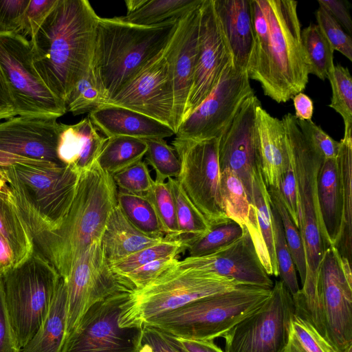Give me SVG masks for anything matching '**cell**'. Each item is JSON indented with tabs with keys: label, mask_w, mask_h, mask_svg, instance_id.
<instances>
[{
	"label": "cell",
	"mask_w": 352,
	"mask_h": 352,
	"mask_svg": "<svg viewBox=\"0 0 352 352\" xmlns=\"http://www.w3.org/2000/svg\"><path fill=\"white\" fill-rule=\"evenodd\" d=\"M297 5L293 0H250L254 38L247 73L278 103L292 99L309 81Z\"/></svg>",
	"instance_id": "1"
},
{
	"label": "cell",
	"mask_w": 352,
	"mask_h": 352,
	"mask_svg": "<svg viewBox=\"0 0 352 352\" xmlns=\"http://www.w3.org/2000/svg\"><path fill=\"white\" fill-rule=\"evenodd\" d=\"M98 18L87 0H58L29 39L38 74L65 104L76 82L91 68Z\"/></svg>",
	"instance_id": "2"
},
{
	"label": "cell",
	"mask_w": 352,
	"mask_h": 352,
	"mask_svg": "<svg viewBox=\"0 0 352 352\" xmlns=\"http://www.w3.org/2000/svg\"><path fill=\"white\" fill-rule=\"evenodd\" d=\"M118 188L113 177L96 162L80 173L69 210L54 230H29L34 250L65 280L81 254L100 240L109 217L117 206Z\"/></svg>",
	"instance_id": "3"
},
{
	"label": "cell",
	"mask_w": 352,
	"mask_h": 352,
	"mask_svg": "<svg viewBox=\"0 0 352 352\" xmlns=\"http://www.w3.org/2000/svg\"><path fill=\"white\" fill-rule=\"evenodd\" d=\"M179 19H172L151 26H139L124 22L118 16H99L91 69L107 102L165 50Z\"/></svg>",
	"instance_id": "4"
},
{
	"label": "cell",
	"mask_w": 352,
	"mask_h": 352,
	"mask_svg": "<svg viewBox=\"0 0 352 352\" xmlns=\"http://www.w3.org/2000/svg\"><path fill=\"white\" fill-rule=\"evenodd\" d=\"M80 175L69 165L0 167V177L11 191L4 199L28 230H54L60 226L72 204Z\"/></svg>",
	"instance_id": "5"
},
{
	"label": "cell",
	"mask_w": 352,
	"mask_h": 352,
	"mask_svg": "<svg viewBox=\"0 0 352 352\" xmlns=\"http://www.w3.org/2000/svg\"><path fill=\"white\" fill-rule=\"evenodd\" d=\"M271 292L272 288L240 284L195 300L144 325L185 340H213L223 337L261 306Z\"/></svg>",
	"instance_id": "6"
},
{
	"label": "cell",
	"mask_w": 352,
	"mask_h": 352,
	"mask_svg": "<svg viewBox=\"0 0 352 352\" xmlns=\"http://www.w3.org/2000/svg\"><path fill=\"white\" fill-rule=\"evenodd\" d=\"M240 285L216 273L182 268L178 263L142 288L130 291L120 305L121 328H140L154 319L198 299Z\"/></svg>",
	"instance_id": "7"
},
{
	"label": "cell",
	"mask_w": 352,
	"mask_h": 352,
	"mask_svg": "<svg viewBox=\"0 0 352 352\" xmlns=\"http://www.w3.org/2000/svg\"><path fill=\"white\" fill-rule=\"evenodd\" d=\"M282 121L288 155L296 179L298 230L307 260L304 283L316 285L321 259L325 250L331 246L320 214L318 195V173L324 160L305 140L294 114H285Z\"/></svg>",
	"instance_id": "8"
},
{
	"label": "cell",
	"mask_w": 352,
	"mask_h": 352,
	"mask_svg": "<svg viewBox=\"0 0 352 352\" xmlns=\"http://www.w3.org/2000/svg\"><path fill=\"white\" fill-rule=\"evenodd\" d=\"M60 277L35 250L2 276L5 303L20 349L34 337L46 318Z\"/></svg>",
	"instance_id": "9"
},
{
	"label": "cell",
	"mask_w": 352,
	"mask_h": 352,
	"mask_svg": "<svg viewBox=\"0 0 352 352\" xmlns=\"http://www.w3.org/2000/svg\"><path fill=\"white\" fill-rule=\"evenodd\" d=\"M0 66L16 116L58 119L67 113L65 103L38 74L29 39L19 34L0 32Z\"/></svg>",
	"instance_id": "10"
},
{
	"label": "cell",
	"mask_w": 352,
	"mask_h": 352,
	"mask_svg": "<svg viewBox=\"0 0 352 352\" xmlns=\"http://www.w3.org/2000/svg\"><path fill=\"white\" fill-rule=\"evenodd\" d=\"M218 144L219 138L193 140L175 137L172 142L181 163L176 179L211 228L231 221L221 202Z\"/></svg>",
	"instance_id": "11"
},
{
	"label": "cell",
	"mask_w": 352,
	"mask_h": 352,
	"mask_svg": "<svg viewBox=\"0 0 352 352\" xmlns=\"http://www.w3.org/2000/svg\"><path fill=\"white\" fill-rule=\"evenodd\" d=\"M295 314L292 294L276 281L265 302L223 336L224 352H283Z\"/></svg>",
	"instance_id": "12"
},
{
	"label": "cell",
	"mask_w": 352,
	"mask_h": 352,
	"mask_svg": "<svg viewBox=\"0 0 352 352\" xmlns=\"http://www.w3.org/2000/svg\"><path fill=\"white\" fill-rule=\"evenodd\" d=\"M318 298L324 338L337 352L352 344L351 262L327 248L318 271Z\"/></svg>",
	"instance_id": "13"
},
{
	"label": "cell",
	"mask_w": 352,
	"mask_h": 352,
	"mask_svg": "<svg viewBox=\"0 0 352 352\" xmlns=\"http://www.w3.org/2000/svg\"><path fill=\"white\" fill-rule=\"evenodd\" d=\"M65 280L66 336L78 326L89 309L119 292L133 287L109 265L100 240L94 242L79 257Z\"/></svg>",
	"instance_id": "14"
},
{
	"label": "cell",
	"mask_w": 352,
	"mask_h": 352,
	"mask_svg": "<svg viewBox=\"0 0 352 352\" xmlns=\"http://www.w3.org/2000/svg\"><path fill=\"white\" fill-rule=\"evenodd\" d=\"M254 94L247 70L230 65L207 98L182 120L175 137L193 140L219 138Z\"/></svg>",
	"instance_id": "15"
},
{
	"label": "cell",
	"mask_w": 352,
	"mask_h": 352,
	"mask_svg": "<svg viewBox=\"0 0 352 352\" xmlns=\"http://www.w3.org/2000/svg\"><path fill=\"white\" fill-rule=\"evenodd\" d=\"M64 124L57 118L14 116L0 122V167L26 164L61 167L57 147Z\"/></svg>",
	"instance_id": "16"
},
{
	"label": "cell",
	"mask_w": 352,
	"mask_h": 352,
	"mask_svg": "<svg viewBox=\"0 0 352 352\" xmlns=\"http://www.w3.org/2000/svg\"><path fill=\"white\" fill-rule=\"evenodd\" d=\"M130 291L117 292L85 314L60 352H138L141 327L121 328L120 305Z\"/></svg>",
	"instance_id": "17"
},
{
	"label": "cell",
	"mask_w": 352,
	"mask_h": 352,
	"mask_svg": "<svg viewBox=\"0 0 352 352\" xmlns=\"http://www.w3.org/2000/svg\"><path fill=\"white\" fill-rule=\"evenodd\" d=\"M164 50L110 98L105 105L137 111L175 131L174 92Z\"/></svg>",
	"instance_id": "18"
},
{
	"label": "cell",
	"mask_w": 352,
	"mask_h": 352,
	"mask_svg": "<svg viewBox=\"0 0 352 352\" xmlns=\"http://www.w3.org/2000/svg\"><path fill=\"white\" fill-rule=\"evenodd\" d=\"M232 63L233 57L218 19L214 0H203L199 8L195 69L183 119L207 98Z\"/></svg>",
	"instance_id": "19"
},
{
	"label": "cell",
	"mask_w": 352,
	"mask_h": 352,
	"mask_svg": "<svg viewBox=\"0 0 352 352\" xmlns=\"http://www.w3.org/2000/svg\"><path fill=\"white\" fill-rule=\"evenodd\" d=\"M261 102L255 94L242 104L230 124L219 137L220 170L228 168L241 181L252 204V181L260 166L255 109Z\"/></svg>",
	"instance_id": "20"
},
{
	"label": "cell",
	"mask_w": 352,
	"mask_h": 352,
	"mask_svg": "<svg viewBox=\"0 0 352 352\" xmlns=\"http://www.w3.org/2000/svg\"><path fill=\"white\" fill-rule=\"evenodd\" d=\"M178 265L214 272L240 284L268 288L274 286L246 227L243 234L234 241L205 256H187L179 261Z\"/></svg>",
	"instance_id": "21"
},
{
	"label": "cell",
	"mask_w": 352,
	"mask_h": 352,
	"mask_svg": "<svg viewBox=\"0 0 352 352\" xmlns=\"http://www.w3.org/2000/svg\"><path fill=\"white\" fill-rule=\"evenodd\" d=\"M200 6L179 19L164 50L174 92L175 132L183 119L192 85L198 50Z\"/></svg>",
	"instance_id": "22"
},
{
	"label": "cell",
	"mask_w": 352,
	"mask_h": 352,
	"mask_svg": "<svg viewBox=\"0 0 352 352\" xmlns=\"http://www.w3.org/2000/svg\"><path fill=\"white\" fill-rule=\"evenodd\" d=\"M87 116L107 138L124 136L146 140L164 139L175 134L170 126L124 107L104 105Z\"/></svg>",
	"instance_id": "23"
},
{
	"label": "cell",
	"mask_w": 352,
	"mask_h": 352,
	"mask_svg": "<svg viewBox=\"0 0 352 352\" xmlns=\"http://www.w3.org/2000/svg\"><path fill=\"white\" fill-rule=\"evenodd\" d=\"M259 162L266 187L278 188L289 164L285 131L282 120L271 116L259 104L255 109Z\"/></svg>",
	"instance_id": "24"
},
{
	"label": "cell",
	"mask_w": 352,
	"mask_h": 352,
	"mask_svg": "<svg viewBox=\"0 0 352 352\" xmlns=\"http://www.w3.org/2000/svg\"><path fill=\"white\" fill-rule=\"evenodd\" d=\"M234 66L246 69L253 44L250 0H214Z\"/></svg>",
	"instance_id": "25"
},
{
	"label": "cell",
	"mask_w": 352,
	"mask_h": 352,
	"mask_svg": "<svg viewBox=\"0 0 352 352\" xmlns=\"http://www.w3.org/2000/svg\"><path fill=\"white\" fill-rule=\"evenodd\" d=\"M252 204L256 210V220L246 228L267 274L278 276L274 248L272 201L260 166L256 168L253 176Z\"/></svg>",
	"instance_id": "26"
},
{
	"label": "cell",
	"mask_w": 352,
	"mask_h": 352,
	"mask_svg": "<svg viewBox=\"0 0 352 352\" xmlns=\"http://www.w3.org/2000/svg\"><path fill=\"white\" fill-rule=\"evenodd\" d=\"M101 136L88 116L74 124H65L60 133L57 155L64 165L73 166L80 173L96 162L107 140Z\"/></svg>",
	"instance_id": "27"
},
{
	"label": "cell",
	"mask_w": 352,
	"mask_h": 352,
	"mask_svg": "<svg viewBox=\"0 0 352 352\" xmlns=\"http://www.w3.org/2000/svg\"><path fill=\"white\" fill-rule=\"evenodd\" d=\"M164 237L149 236L139 231L117 204L109 217L100 243L107 259L111 263L158 243Z\"/></svg>",
	"instance_id": "28"
},
{
	"label": "cell",
	"mask_w": 352,
	"mask_h": 352,
	"mask_svg": "<svg viewBox=\"0 0 352 352\" xmlns=\"http://www.w3.org/2000/svg\"><path fill=\"white\" fill-rule=\"evenodd\" d=\"M66 283L60 276L46 318L20 352H60L66 336Z\"/></svg>",
	"instance_id": "29"
},
{
	"label": "cell",
	"mask_w": 352,
	"mask_h": 352,
	"mask_svg": "<svg viewBox=\"0 0 352 352\" xmlns=\"http://www.w3.org/2000/svg\"><path fill=\"white\" fill-rule=\"evenodd\" d=\"M320 214L331 245L335 246L342 226V202L336 159L324 160L318 177Z\"/></svg>",
	"instance_id": "30"
},
{
	"label": "cell",
	"mask_w": 352,
	"mask_h": 352,
	"mask_svg": "<svg viewBox=\"0 0 352 352\" xmlns=\"http://www.w3.org/2000/svg\"><path fill=\"white\" fill-rule=\"evenodd\" d=\"M352 129L344 131L337 156L342 202V226L335 245L351 262L352 246Z\"/></svg>",
	"instance_id": "31"
},
{
	"label": "cell",
	"mask_w": 352,
	"mask_h": 352,
	"mask_svg": "<svg viewBox=\"0 0 352 352\" xmlns=\"http://www.w3.org/2000/svg\"><path fill=\"white\" fill-rule=\"evenodd\" d=\"M146 150L147 145L144 140L124 136L109 138L96 164L101 170L113 176L141 161Z\"/></svg>",
	"instance_id": "32"
},
{
	"label": "cell",
	"mask_w": 352,
	"mask_h": 352,
	"mask_svg": "<svg viewBox=\"0 0 352 352\" xmlns=\"http://www.w3.org/2000/svg\"><path fill=\"white\" fill-rule=\"evenodd\" d=\"M220 196L223 210L230 220L247 227L256 217L241 181L228 168L221 170Z\"/></svg>",
	"instance_id": "33"
},
{
	"label": "cell",
	"mask_w": 352,
	"mask_h": 352,
	"mask_svg": "<svg viewBox=\"0 0 352 352\" xmlns=\"http://www.w3.org/2000/svg\"><path fill=\"white\" fill-rule=\"evenodd\" d=\"M203 0H146L136 11L118 18L126 23L151 26L172 19H180L201 5Z\"/></svg>",
	"instance_id": "34"
},
{
	"label": "cell",
	"mask_w": 352,
	"mask_h": 352,
	"mask_svg": "<svg viewBox=\"0 0 352 352\" xmlns=\"http://www.w3.org/2000/svg\"><path fill=\"white\" fill-rule=\"evenodd\" d=\"M175 207L180 239L188 245L201 238L211 230V227L188 197L175 178L168 179Z\"/></svg>",
	"instance_id": "35"
},
{
	"label": "cell",
	"mask_w": 352,
	"mask_h": 352,
	"mask_svg": "<svg viewBox=\"0 0 352 352\" xmlns=\"http://www.w3.org/2000/svg\"><path fill=\"white\" fill-rule=\"evenodd\" d=\"M117 204L128 221L139 231L149 236H165L155 210L145 195L118 189Z\"/></svg>",
	"instance_id": "36"
},
{
	"label": "cell",
	"mask_w": 352,
	"mask_h": 352,
	"mask_svg": "<svg viewBox=\"0 0 352 352\" xmlns=\"http://www.w3.org/2000/svg\"><path fill=\"white\" fill-rule=\"evenodd\" d=\"M301 42L309 67V74L327 79L333 68L334 50L317 24L310 23L301 30Z\"/></svg>",
	"instance_id": "37"
},
{
	"label": "cell",
	"mask_w": 352,
	"mask_h": 352,
	"mask_svg": "<svg viewBox=\"0 0 352 352\" xmlns=\"http://www.w3.org/2000/svg\"><path fill=\"white\" fill-rule=\"evenodd\" d=\"M0 234L9 243L14 256L15 267L34 252L31 235L10 204L0 196Z\"/></svg>",
	"instance_id": "38"
},
{
	"label": "cell",
	"mask_w": 352,
	"mask_h": 352,
	"mask_svg": "<svg viewBox=\"0 0 352 352\" xmlns=\"http://www.w3.org/2000/svg\"><path fill=\"white\" fill-rule=\"evenodd\" d=\"M186 250L187 245L184 241L165 236L160 243L111 262L109 265L114 272L121 276L153 261L169 256L177 257Z\"/></svg>",
	"instance_id": "39"
},
{
	"label": "cell",
	"mask_w": 352,
	"mask_h": 352,
	"mask_svg": "<svg viewBox=\"0 0 352 352\" xmlns=\"http://www.w3.org/2000/svg\"><path fill=\"white\" fill-rule=\"evenodd\" d=\"M106 103V97L91 68L75 85L65 102V107L67 112L77 116L89 113Z\"/></svg>",
	"instance_id": "40"
},
{
	"label": "cell",
	"mask_w": 352,
	"mask_h": 352,
	"mask_svg": "<svg viewBox=\"0 0 352 352\" xmlns=\"http://www.w3.org/2000/svg\"><path fill=\"white\" fill-rule=\"evenodd\" d=\"M267 190L272 204L281 219L285 238L302 285L307 275V260L300 231L287 210L278 190L268 188Z\"/></svg>",
	"instance_id": "41"
},
{
	"label": "cell",
	"mask_w": 352,
	"mask_h": 352,
	"mask_svg": "<svg viewBox=\"0 0 352 352\" xmlns=\"http://www.w3.org/2000/svg\"><path fill=\"white\" fill-rule=\"evenodd\" d=\"M283 352H337L306 319L295 314Z\"/></svg>",
	"instance_id": "42"
},
{
	"label": "cell",
	"mask_w": 352,
	"mask_h": 352,
	"mask_svg": "<svg viewBox=\"0 0 352 352\" xmlns=\"http://www.w3.org/2000/svg\"><path fill=\"white\" fill-rule=\"evenodd\" d=\"M332 96L329 107L343 118L344 131L352 129V77L347 67L334 65L328 74Z\"/></svg>",
	"instance_id": "43"
},
{
	"label": "cell",
	"mask_w": 352,
	"mask_h": 352,
	"mask_svg": "<svg viewBox=\"0 0 352 352\" xmlns=\"http://www.w3.org/2000/svg\"><path fill=\"white\" fill-rule=\"evenodd\" d=\"M144 195L155 210L165 236L180 239L175 203L167 182L155 179L151 188Z\"/></svg>",
	"instance_id": "44"
},
{
	"label": "cell",
	"mask_w": 352,
	"mask_h": 352,
	"mask_svg": "<svg viewBox=\"0 0 352 352\" xmlns=\"http://www.w3.org/2000/svg\"><path fill=\"white\" fill-rule=\"evenodd\" d=\"M147 150L145 154L146 164L155 172V179L166 182L169 178H177L180 173V160L174 150L164 139L146 140Z\"/></svg>",
	"instance_id": "45"
},
{
	"label": "cell",
	"mask_w": 352,
	"mask_h": 352,
	"mask_svg": "<svg viewBox=\"0 0 352 352\" xmlns=\"http://www.w3.org/2000/svg\"><path fill=\"white\" fill-rule=\"evenodd\" d=\"M272 218L274 233V248L281 281L292 296L300 290L297 280L296 270L287 246L280 216L272 204Z\"/></svg>",
	"instance_id": "46"
},
{
	"label": "cell",
	"mask_w": 352,
	"mask_h": 352,
	"mask_svg": "<svg viewBox=\"0 0 352 352\" xmlns=\"http://www.w3.org/2000/svg\"><path fill=\"white\" fill-rule=\"evenodd\" d=\"M245 228L232 221L214 226L208 233L188 245V256L209 254L239 238Z\"/></svg>",
	"instance_id": "47"
},
{
	"label": "cell",
	"mask_w": 352,
	"mask_h": 352,
	"mask_svg": "<svg viewBox=\"0 0 352 352\" xmlns=\"http://www.w3.org/2000/svg\"><path fill=\"white\" fill-rule=\"evenodd\" d=\"M119 190L144 195L152 187V179L147 164L141 160L112 176Z\"/></svg>",
	"instance_id": "48"
},
{
	"label": "cell",
	"mask_w": 352,
	"mask_h": 352,
	"mask_svg": "<svg viewBox=\"0 0 352 352\" xmlns=\"http://www.w3.org/2000/svg\"><path fill=\"white\" fill-rule=\"evenodd\" d=\"M317 25L336 50L352 61V39L345 33L340 23L324 9L319 6L316 12Z\"/></svg>",
	"instance_id": "49"
},
{
	"label": "cell",
	"mask_w": 352,
	"mask_h": 352,
	"mask_svg": "<svg viewBox=\"0 0 352 352\" xmlns=\"http://www.w3.org/2000/svg\"><path fill=\"white\" fill-rule=\"evenodd\" d=\"M296 124L307 142L322 159L337 158L340 142L334 140L311 120L296 119Z\"/></svg>",
	"instance_id": "50"
},
{
	"label": "cell",
	"mask_w": 352,
	"mask_h": 352,
	"mask_svg": "<svg viewBox=\"0 0 352 352\" xmlns=\"http://www.w3.org/2000/svg\"><path fill=\"white\" fill-rule=\"evenodd\" d=\"M178 262L179 260L175 256L162 258L148 263L121 277L133 289H140L155 280Z\"/></svg>",
	"instance_id": "51"
},
{
	"label": "cell",
	"mask_w": 352,
	"mask_h": 352,
	"mask_svg": "<svg viewBox=\"0 0 352 352\" xmlns=\"http://www.w3.org/2000/svg\"><path fill=\"white\" fill-rule=\"evenodd\" d=\"M30 0H0V32L21 34Z\"/></svg>",
	"instance_id": "52"
},
{
	"label": "cell",
	"mask_w": 352,
	"mask_h": 352,
	"mask_svg": "<svg viewBox=\"0 0 352 352\" xmlns=\"http://www.w3.org/2000/svg\"><path fill=\"white\" fill-rule=\"evenodd\" d=\"M58 0H30L23 19L21 35L30 39L37 32Z\"/></svg>",
	"instance_id": "53"
},
{
	"label": "cell",
	"mask_w": 352,
	"mask_h": 352,
	"mask_svg": "<svg viewBox=\"0 0 352 352\" xmlns=\"http://www.w3.org/2000/svg\"><path fill=\"white\" fill-rule=\"evenodd\" d=\"M289 160L288 166L280 178L277 189L292 221L298 228L296 179L289 156Z\"/></svg>",
	"instance_id": "54"
},
{
	"label": "cell",
	"mask_w": 352,
	"mask_h": 352,
	"mask_svg": "<svg viewBox=\"0 0 352 352\" xmlns=\"http://www.w3.org/2000/svg\"><path fill=\"white\" fill-rule=\"evenodd\" d=\"M138 352H179L166 340L164 333L154 327L142 325L138 342Z\"/></svg>",
	"instance_id": "55"
},
{
	"label": "cell",
	"mask_w": 352,
	"mask_h": 352,
	"mask_svg": "<svg viewBox=\"0 0 352 352\" xmlns=\"http://www.w3.org/2000/svg\"><path fill=\"white\" fill-rule=\"evenodd\" d=\"M20 347L8 314L2 276H0V352H20Z\"/></svg>",
	"instance_id": "56"
},
{
	"label": "cell",
	"mask_w": 352,
	"mask_h": 352,
	"mask_svg": "<svg viewBox=\"0 0 352 352\" xmlns=\"http://www.w3.org/2000/svg\"><path fill=\"white\" fill-rule=\"evenodd\" d=\"M163 333L166 340L179 352H224L213 342V340H185Z\"/></svg>",
	"instance_id": "57"
},
{
	"label": "cell",
	"mask_w": 352,
	"mask_h": 352,
	"mask_svg": "<svg viewBox=\"0 0 352 352\" xmlns=\"http://www.w3.org/2000/svg\"><path fill=\"white\" fill-rule=\"evenodd\" d=\"M319 6L328 12L349 33L352 32V20L349 12L340 0H318Z\"/></svg>",
	"instance_id": "58"
},
{
	"label": "cell",
	"mask_w": 352,
	"mask_h": 352,
	"mask_svg": "<svg viewBox=\"0 0 352 352\" xmlns=\"http://www.w3.org/2000/svg\"><path fill=\"white\" fill-rule=\"evenodd\" d=\"M16 116L14 104L0 66V120Z\"/></svg>",
	"instance_id": "59"
},
{
	"label": "cell",
	"mask_w": 352,
	"mask_h": 352,
	"mask_svg": "<svg viewBox=\"0 0 352 352\" xmlns=\"http://www.w3.org/2000/svg\"><path fill=\"white\" fill-rule=\"evenodd\" d=\"M292 99L296 118L300 120H311L314 113L312 100L302 92L295 95Z\"/></svg>",
	"instance_id": "60"
},
{
	"label": "cell",
	"mask_w": 352,
	"mask_h": 352,
	"mask_svg": "<svg viewBox=\"0 0 352 352\" xmlns=\"http://www.w3.org/2000/svg\"><path fill=\"white\" fill-rule=\"evenodd\" d=\"M15 267L14 256L8 241L0 234V276Z\"/></svg>",
	"instance_id": "61"
},
{
	"label": "cell",
	"mask_w": 352,
	"mask_h": 352,
	"mask_svg": "<svg viewBox=\"0 0 352 352\" xmlns=\"http://www.w3.org/2000/svg\"><path fill=\"white\" fill-rule=\"evenodd\" d=\"M146 0H127L125 4L127 10L126 14L132 13L142 6Z\"/></svg>",
	"instance_id": "62"
},
{
	"label": "cell",
	"mask_w": 352,
	"mask_h": 352,
	"mask_svg": "<svg viewBox=\"0 0 352 352\" xmlns=\"http://www.w3.org/2000/svg\"><path fill=\"white\" fill-rule=\"evenodd\" d=\"M11 193L10 188L7 183L0 177V196L5 197Z\"/></svg>",
	"instance_id": "63"
},
{
	"label": "cell",
	"mask_w": 352,
	"mask_h": 352,
	"mask_svg": "<svg viewBox=\"0 0 352 352\" xmlns=\"http://www.w3.org/2000/svg\"><path fill=\"white\" fill-rule=\"evenodd\" d=\"M341 352H352V344L349 345L347 347H346L344 350H342Z\"/></svg>",
	"instance_id": "64"
}]
</instances>
